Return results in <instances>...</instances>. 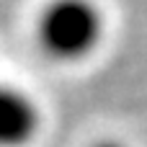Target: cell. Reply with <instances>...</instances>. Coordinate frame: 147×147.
<instances>
[{
  "label": "cell",
  "instance_id": "cell-2",
  "mask_svg": "<svg viewBox=\"0 0 147 147\" xmlns=\"http://www.w3.org/2000/svg\"><path fill=\"white\" fill-rule=\"evenodd\" d=\"M44 116L36 98L0 80V147H28L41 132Z\"/></svg>",
  "mask_w": 147,
  "mask_h": 147
},
{
  "label": "cell",
  "instance_id": "cell-1",
  "mask_svg": "<svg viewBox=\"0 0 147 147\" xmlns=\"http://www.w3.org/2000/svg\"><path fill=\"white\" fill-rule=\"evenodd\" d=\"M106 34L109 16L101 0H44L34 18V44L54 65L88 62Z\"/></svg>",
  "mask_w": 147,
  "mask_h": 147
},
{
  "label": "cell",
  "instance_id": "cell-3",
  "mask_svg": "<svg viewBox=\"0 0 147 147\" xmlns=\"http://www.w3.org/2000/svg\"><path fill=\"white\" fill-rule=\"evenodd\" d=\"M88 147H129V145H127V142H121V140H116V137H101V140L90 142Z\"/></svg>",
  "mask_w": 147,
  "mask_h": 147
}]
</instances>
